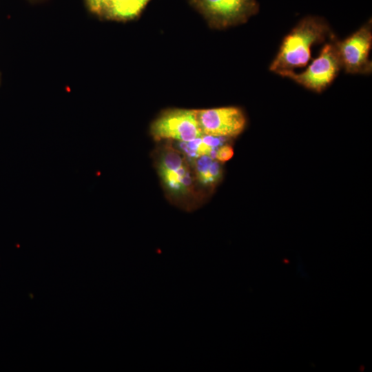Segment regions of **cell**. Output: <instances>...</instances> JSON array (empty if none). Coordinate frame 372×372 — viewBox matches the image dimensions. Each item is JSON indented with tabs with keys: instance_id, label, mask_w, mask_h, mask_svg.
<instances>
[{
	"instance_id": "obj_5",
	"label": "cell",
	"mask_w": 372,
	"mask_h": 372,
	"mask_svg": "<svg viewBox=\"0 0 372 372\" xmlns=\"http://www.w3.org/2000/svg\"><path fill=\"white\" fill-rule=\"evenodd\" d=\"M156 166L164 187L172 196L185 197L193 188L192 172L185 158L180 152L169 146L159 152Z\"/></svg>"
},
{
	"instance_id": "obj_7",
	"label": "cell",
	"mask_w": 372,
	"mask_h": 372,
	"mask_svg": "<svg viewBox=\"0 0 372 372\" xmlns=\"http://www.w3.org/2000/svg\"><path fill=\"white\" fill-rule=\"evenodd\" d=\"M203 135L232 138L241 134L246 126V117L237 107L195 110Z\"/></svg>"
},
{
	"instance_id": "obj_3",
	"label": "cell",
	"mask_w": 372,
	"mask_h": 372,
	"mask_svg": "<svg viewBox=\"0 0 372 372\" xmlns=\"http://www.w3.org/2000/svg\"><path fill=\"white\" fill-rule=\"evenodd\" d=\"M342 68L335 40L325 44L318 56L302 72L289 71L280 76L287 77L316 92L329 86Z\"/></svg>"
},
{
	"instance_id": "obj_6",
	"label": "cell",
	"mask_w": 372,
	"mask_h": 372,
	"mask_svg": "<svg viewBox=\"0 0 372 372\" xmlns=\"http://www.w3.org/2000/svg\"><path fill=\"white\" fill-rule=\"evenodd\" d=\"M150 132L156 140L172 139L189 142L203 134L195 110L171 109L163 112L151 125Z\"/></svg>"
},
{
	"instance_id": "obj_4",
	"label": "cell",
	"mask_w": 372,
	"mask_h": 372,
	"mask_svg": "<svg viewBox=\"0 0 372 372\" xmlns=\"http://www.w3.org/2000/svg\"><path fill=\"white\" fill-rule=\"evenodd\" d=\"M371 25L370 19L344 40H335L342 68L346 72L359 74L371 73L372 62L369 59L372 45Z\"/></svg>"
},
{
	"instance_id": "obj_2",
	"label": "cell",
	"mask_w": 372,
	"mask_h": 372,
	"mask_svg": "<svg viewBox=\"0 0 372 372\" xmlns=\"http://www.w3.org/2000/svg\"><path fill=\"white\" fill-rule=\"evenodd\" d=\"M213 28L224 29L240 25L256 14L260 8L256 0H192Z\"/></svg>"
},
{
	"instance_id": "obj_1",
	"label": "cell",
	"mask_w": 372,
	"mask_h": 372,
	"mask_svg": "<svg viewBox=\"0 0 372 372\" xmlns=\"http://www.w3.org/2000/svg\"><path fill=\"white\" fill-rule=\"evenodd\" d=\"M327 21L318 16L301 19L285 36L269 70L277 74L305 66L311 58V48L328 38H333Z\"/></svg>"
},
{
	"instance_id": "obj_11",
	"label": "cell",
	"mask_w": 372,
	"mask_h": 372,
	"mask_svg": "<svg viewBox=\"0 0 372 372\" xmlns=\"http://www.w3.org/2000/svg\"><path fill=\"white\" fill-rule=\"evenodd\" d=\"M233 155V148L229 145H223L218 148L215 158L218 161L225 162L231 158Z\"/></svg>"
},
{
	"instance_id": "obj_9",
	"label": "cell",
	"mask_w": 372,
	"mask_h": 372,
	"mask_svg": "<svg viewBox=\"0 0 372 372\" xmlns=\"http://www.w3.org/2000/svg\"><path fill=\"white\" fill-rule=\"evenodd\" d=\"M149 0H111L105 12L110 18L126 20L136 17Z\"/></svg>"
},
{
	"instance_id": "obj_8",
	"label": "cell",
	"mask_w": 372,
	"mask_h": 372,
	"mask_svg": "<svg viewBox=\"0 0 372 372\" xmlns=\"http://www.w3.org/2000/svg\"><path fill=\"white\" fill-rule=\"evenodd\" d=\"M194 170L197 180L204 186L214 185L222 176L219 162L208 155H203L195 158Z\"/></svg>"
},
{
	"instance_id": "obj_10",
	"label": "cell",
	"mask_w": 372,
	"mask_h": 372,
	"mask_svg": "<svg viewBox=\"0 0 372 372\" xmlns=\"http://www.w3.org/2000/svg\"><path fill=\"white\" fill-rule=\"evenodd\" d=\"M91 10L97 14L105 13L111 0H87Z\"/></svg>"
}]
</instances>
